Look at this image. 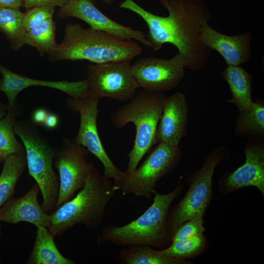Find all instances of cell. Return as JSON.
Returning a JSON list of instances; mask_svg holds the SVG:
<instances>
[{"instance_id": "6da1fadb", "label": "cell", "mask_w": 264, "mask_h": 264, "mask_svg": "<svg viewBox=\"0 0 264 264\" xmlns=\"http://www.w3.org/2000/svg\"><path fill=\"white\" fill-rule=\"evenodd\" d=\"M169 12L162 17L152 13L133 0H124L121 8L132 11L146 23L147 39L156 51L166 43L175 45L186 61V68L198 70L208 61L211 50L200 38V28L211 18L210 12L201 0H158Z\"/></svg>"}, {"instance_id": "7a4b0ae2", "label": "cell", "mask_w": 264, "mask_h": 264, "mask_svg": "<svg viewBox=\"0 0 264 264\" xmlns=\"http://www.w3.org/2000/svg\"><path fill=\"white\" fill-rule=\"evenodd\" d=\"M142 46L132 40L123 39L80 23H68L62 43L48 55L50 61L87 60L101 64L130 61L140 54Z\"/></svg>"}, {"instance_id": "3957f363", "label": "cell", "mask_w": 264, "mask_h": 264, "mask_svg": "<svg viewBox=\"0 0 264 264\" xmlns=\"http://www.w3.org/2000/svg\"><path fill=\"white\" fill-rule=\"evenodd\" d=\"M118 191L111 179L91 163L83 187L50 214L48 229L54 237L78 224L97 229L107 204Z\"/></svg>"}, {"instance_id": "277c9868", "label": "cell", "mask_w": 264, "mask_h": 264, "mask_svg": "<svg viewBox=\"0 0 264 264\" xmlns=\"http://www.w3.org/2000/svg\"><path fill=\"white\" fill-rule=\"evenodd\" d=\"M179 183L171 192L161 194L156 191L152 204L139 217L123 226L105 227L97 238L101 245L109 242L117 246L146 245L162 250L171 242L167 231V221L170 205L181 193Z\"/></svg>"}, {"instance_id": "5b68a950", "label": "cell", "mask_w": 264, "mask_h": 264, "mask_svg": "<svg viewBox=\"0 0 264 264\" xmlns=\"http://www.w3.org/2000/svg\"><path fill=\"white\" fill-rule=\"evenodd\" d=\"M165 97L163 92L141 91L111 116L110 122L117 129L130 123L135 126L134 145L128 155L126 173L133 172L143 156L157 143L156 130Z\"/></svg>"}, {"instance_id": "8992f818", "label": "cell", "mask_w": 264, "mask_h": 264, "mask_svg": "<svg viewBox=\"0 0 264 264\" xmlns=\"http://www.w3.org/2000/svg\"><path fill=\"white\" fill-rule=\"evenodd\" d=\"M14 131L24 147L29 175L39 187L42 207L50 214L56 209L59 191V178L53 167L55 150L29 123L16 121Z\"/></svg>"}, {"instance_id": "52a82bcc", "label": "cell", "mask_w": 264, "mask_h": 264, "mask_svg": "<svg viewBox=\"0 0 264 264\" xmlns=\"http://www.w3.org/2000/svg\"><path fill=\"white\" fill-rule=\"evenodd\" d=\"M230 154L226 146L216 147L208 154L200 168L187 177L186 181L189 188L167 218V231L170 239L176 230L186 221L197 217L203 218L211 200L216 168Z\"/></svg>"}, {"instance_id": "ba28073f", "label": "cell", "mask_w": 264, "mask_h": 264, "mask_svg": "<svg viewBox=\"0 0 264 264\" xmlns=\"http://www.w3.org/2000/svg\"><path fill=\"white\" fill-rule=\"evenodd\" d=\"M143 163L125 175L118 186L123 195L133 194L148 199L156 192L157 181L180 162L182 152L179 146L158 142Z\"/></svg>"}, {"instance_id": "9c48e42d", "label": "cell", "mask_w": 264, "mask_h": 264, "mask_svg": "<svg viewBox=\"0 0 264 264\" xmlns=\"http://www.w3.org/2000/svg\"><path fill=\"white\" fill-rule=\"evenodd\" d=\"M99 99L90 95L67 100V106L80 116L78 134L73 140L76 144L86 148L100 161L104 167V176L112 179L114 185L118 186L125 175L112 161L106 153L98 134L97 118Z\"/></svg>"}, {"instance_id": "30bf717a", "label": "cell", "mask_w": 264, "mask_h": 264, "mask_svg": "<svg viewBox=\"0 0 264 264\" xmlns=\"http://www.w3.org/2000/svg\"><path fill=\"white\" fill-rule=\"evenodd\" d=\"M88 74V95L99 100L104 97L119 101L131 100L139 88L129 60L90 64Z\"/></svg>"}, {"instance_id": "8fae6325", "label": "cell", "mask_w": 264, "mask_h": 264, "mask_svg": "<svg viewBox=\"0 0 264 264\" xmlns=\"http://www.w3.org/2000/svg\"><path fill=\"white\" fill-rule=\"evenodd\" d=\"M186 61L179 53L166 60L154 56L138 59L131 72L139 88L153 92H163L176 88L185 76Z\"/></svg>"}, {"instance_id": "7c38bea8", "label": "cell", "mask_w": 264, "mask_h": 264, "mask_svg": "<svg viewBox=\"0 0 264 264\" xmlns=\"http://www.w3.org/2000/svg\"><path fill=\"white\" fill-rule=\"evenodd\" d=\"M89 153L85 147L66 139L56 152L54 165L59 174L56 209L71 199L84 186L91 164L87 161Z\"/></svg>"}, {"instance_id": "4fadbf2b", "label": "cell", "mask_w": 264, "mask_h": 264, "mask_svg": "<svg viewBox=\"0 0 264 264\" xmlns=\"http://www.w3.org/2000/svg\"><path fill=\"white\" fill-rule=\"evenodd\" d=\"M60 19L74 17L88 24L90 28L103 31L117 37L136 40L151 47L146 35L141 31L121 24L110 19L94 5L92 0H69L59 9Z\"/></svg>"}, {"instance_id": "5bb4252c", "label": "cell", "mask_w": 264, "mask_h": 264, "mask_svg": "<svg viewBox=\"0 0 264 264\" xmlns=\"http://www.w3.org/2000/svg\"><path fill=\"white\" fill-rule=\"evenodd\" d=\"M243 153L245 161L220 179V186L231 192L249 186L256 187L264 196V137H250Z\"/></svg>"}, {"instance_id": "9a60e30c", "label": "cell", "mask_w": 264, "mask_h": 264, "mask_svg": "<svg viewBox=\"0 0 264 264\" xmlns=\"http://www.w3.org/2000/svg\"><path fill=\"white\" fill-rule=\"evenodd\" d=\"M189 105L185 94L177 91L164 100L156 130L158 142L179 146L187 136Z\"/></svg>"}, {"instance_id": "2e32d148", "label": "cell", "mask_w": 264, "mask_h": 264, "mask_svg": "<svg viewBox=\"0 0 264 264\" xmlns=\"http://www.w3.org/2000/svg\"><path fill=\"white\" fill-rule=\"evenodd\" d=\"M200 38L211 50H216L227 66H240L251 58L252 34L246 32L237 35L222 34L205 23L200 28Z\"/></svg>"}, {"instance_id": "e0dca14e", "label": "cell", "mask_w": 264, "mask_h": 264, "mask_svg": "<svg viewBox=\"0 0 264 264\" xmlns=\"http://www.w3.org/2000/svg\"><path fill=\"white\" fill-rule=\"evenodd\" d=\"M2 75L0 90L6 95L9 108L13 107L20 91L31 86H40L55 88L66 93L73 98L88 95L87 80L77 82L52 81L36 80L21 75L0 64Z\"/></svg>"}, {"instance_id": "ac0fdd59", "label": "cell", "mask_w": 264, "mask_h": 264, "mask_svg": "<svg viewBox=\"0 0 264 264\" xmlns=\"http://www.w3.org/2000/svg\"><path fill=\"white\" fill-rule=\"evenodd\" d=\"M39 192L36 183L22 197L9 199L0 209V222L15 224L25 221L48 228L50 214L39 202Z\"/></svg>"}, {"instance_id": "d6986e66", "label": "cell", "mask_w": 264, "mask_h": 264, "mask_svg": "<svg viewBox=\"0 0 264 264\" xmlns=\"http://www.w3.org/2000/svg\"><path fill=\"white\" fill-rule=\"evenodd\" d=\"M222 77L229 87L231 98L227 103L235 105L239 112L243 111L253 103L252 97V76L239 66H227Z\"/></svg>"}, {"instance_id": "ffe728a7", "label": "cell", "mask_w": 264, "mask_h": 264, "mask_svg": "<svg viewBox=\"0 0 264 264\" xmlns=\"http://www.w3.org/2000/svg\"><path fill=\"white\" fill-rule=\"evenodd\" d=\"M36 236L28 264H75L76 263L62 255L56 246L48 228L37 225Z\"/></svg>"}, {"instance_id": "44dd1931", "label": "cell", "mask_w": 264, "mask_h": 264, "mask_svg": "<svg viewBox=\"0 0 264 264\" xmlns=\"http://www.w3.org/2000/svg\"><path fill=\"white\" fill-rule=\"evenodd\" d=\"M120 251L116 257L118 263L124 264H188L185 260L170 257L161 250H156L146 245H132Z\"/></svg>"}, {"instance_id": "7402d4cb", "label": "cell", "mask_w": 264, "mask_h": 264, "mask_svg": "<svg viewBox=\"0 0 264 264\" xmlns=\"http://www.w3.org/2000/svg\"><path fill=\"white\" fill-rule=\"evenodd\" d=\"M234 133L239 137H264V103L253 102L247 109L239 112Z\"/></svg>"}, {"instance_id": "603a6c76", "label": "cell", "mask_w": 264, "mask_h": 264, "mask_svg": "<svg viewBox=\"0 0 264 264\" xmlns=\"http://www.w3.org/2000/svg\"><path fill=\"white\" fill-rule=\"evenodd\" d=\"M4 161L0 174V209L13 197L17 183L26 165L25 154H11Z\"/></svg>"}, {"instance_id": "cb8c5ba5", "label": "cell", "mask_w": 264, "mask_h": 264, "mask_svg": "<svg viewBox=\"0 0 264 264\" xmlns=\"http://www.w3.org/2000/svg\"><path fill=\"white\" fill-rule=\"evenodd\" d=\"M24 15L20 9L0 8V31L15 50L25 44L27 31L23 25Z\"/></svg>"}, {"instance_id": "d4e9b609", "label": "cell", "mask_w": 264, "mask_h": 264, "mask_svg": "<svg viewBox=\"0 0 264 264\" xmlns=\"http://www.w3.org/2000/svg\"><path fill=\"white\" fill-rule=\"evenodd\" d=\"M56 24L53 18L45 21L27 32L25 44L36 48L42 56L49 55L56 49Z\"/></svg>"}, {"instance_id": "484cf974", "label": "cell", "mask_w": 264, "mask_h": 264, "mask_svg": "<svg viewBox=\"0 0 264 264\" xmlns=\"http://www.w3.org/2000/svg\"><path fill=\"white\" fill-rule=\"evenodd\" d=\"M12 108H9L6 115L0 119V152L3 160L13 154H25L24 146L14 134L17 113Z\"/></svg>"}, {"instance_id": "4316f807", "label": "cell", "mask_w": 264, "mask_h": 264, "mask_svg": "<svg viewBox=\"0 0 264 264\" xmlns=\"http://www.w3.org/2000/svg\"><path fill=\"white\" fill-rule=\"evenodd\" d=\"M206 245V240L202 234L172 242L161 251L170 257L185 260L199 255Z\"/></svg>"}, {"instance_id": "83f0119b", "label": "cell", "mask_w": 264, "mask_h": 264, "mask_svg": "<svg viewBox=\"0 0 264 264\" xmlns=\"http://www.w3.org/2000/svg\"><path fill=\"white\" fill-rule=\"evenodd\" d=\"M54 12L53 6H40L28 9L23 17L25 30L27 32L45 21L53 18Z\"/></svg>"}, {"instance_id": "f1b7e54d", "label": "cell", "mask_w": 264, "mask_h": 264, "mask_svg": "<svg viewBox=\"0 0 264 264\" xmlns=\"http://www.w3.org/2000/svg\"><path fill=\"white\" fill-rule=\"evenodd\" d=\"M203 217H197L183 223L171 237V242L203 234L205 229Z\"/></svg>"}, {"instance_id": "f546056e", "label": "cell", "mask_w": 264, "mask_h": 264, "mask_svg": "<svg viewBox=\"0 0 264 264\" xmlns=\"http://www.w3.org/2000/svg\"><path fill=\"white\" fill-rule=\"evenodd\" d=\"M69 0H23V6L29 9L36 6H59L64 5Z\"/></svg>"}, {"instance_id": "4dcf8cb0", "label": "cell", "mask_w": 264, "mask_h": 264, "mask_svg": "<svg viewBox=\"0 0 264 264\" xmlns=\"http://www.w3.org/2000/svg\"><path fill=\"white\" fill-rule=\"evenodd\" d=\"M47 114L48 112L45 109L43 108L37 109L32 113V120L36 124H42L44 121Z\"/></svg>"}, {"instance_id": "1f68e13d", "label": "cell", "mask_w": 264, "mask_h": 264, "mask_svg": "<svg viewBox=\"0 0 264 264\" xmlns=\"http://www.w3.org/2000/svg\"><path fill=\"white\" fill-rule=\"evenodd\" d=\"M23 4V0H0V8L20 9Z\"/></svg>"}, {"instance_id": "d6a6232c", "label": "cell", "mask_w": 264, "mask_h": 264, "mask_svg": "<svg viewBox=\"0 0 264 264\" xmlns=\"http://www.w3.org/2000/svg\"><path fill=\"white\" fill-rule=\"evenodd\" d=\"M58 123L59 119L56 114L53 113H48L43 124L45 128L53 129L57 126Z\"/></svg>"}, {"instance_id": "836d02e7", "label": "cell", "mask_w": 264, "mask_h": 264, "mask_svg": "<svg viewBox=\"0 0 264 264\" xmlns=\"http://www.w3.org/2000/svg\"><path fill=\"white\" fill-rule=\"evenodd\" d=\"M7 113L6 108L1 102H0V119L3 117Z\"/></svg>"}, {"instance_id": "e575fe53", "label": "cell", "mask_w": 264, "mask_h": 264, "mask_svg": "<svg viewBox=\"0 0 264 264\" xmlns=\"http://www.w3.org/2000/svg\"><path fill=\"white\" fill-rule=\"evenodd\" d=\"M101 0L106 4H110L113 3L114 0Z\"/></svg>"}, {"instance_id": "d590c367", "label": "cell", "mask_w": 264, "mask_h": 264, "mask_svg": "<svg viewBox=\"0 0 264 264\" xmlns=\"http://www.w3.org/2000/svg\"><path fill=\"white\" fill-rule=\"evenodd\" d=\"M1 83V79L0 78V91H1L0 90Z\"/></svg>"}, {"instance_id": "8d00e7d4", "label": "cell", "mask_w": 264, "mask_h": 264, "mask_svg": "<svg viewBox=\"0 0 264 264\" xmlns=\"http://www.w3.org/2000/svg\"><path fill=\"white\" fill-rule=\"evenodd\" d=\"M0 159H1V153H0Z\"/></svg>"}, {"instance_id": "74e56055", "label": "cell", "mask_w": 264, "mask_h": 264, "mask_svg": "<svg viewBox=\"0 0 264 264\" xmlns=\"http://www.w3.org/2000/svg\"><path fill=\"white\" fill-rule=\"evenodd\" d=\"M0 264H1V262H0Z\"/></svg>"}]
</instances>
